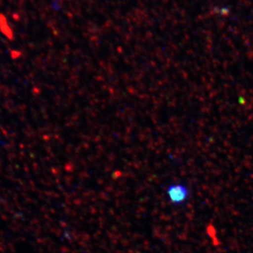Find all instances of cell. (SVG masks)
Segmentation results:
<instances>
[{
  "mask_svg": "<svg viewBox=\"0 0 253 253\" xmlns=\"http://www.w3.org/2000/svg\"><path fill=\"white\" fill-rule=\"evenodd\" d=\"M169 197L173 203H181L187 197V190L182 186H172L168 190Z\"/></svg>",
  "mask_w": 253,
  "mask_h": 253,
  "instance_id": "1",
  "label": "cell"
}]
</instances>
